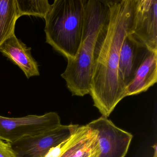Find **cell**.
Masks as SVG:
<instances>
[{"mask_svg":"<svg viewBox=\"0 0 157 157\" xmlns=\"http://www.w3.org/2000/svg\"><path fill=\"white\" fill-rule=\"evenodd\" d=\"M79 126L61 124L53 130L10 144L16 157H46L51 149L69 139Z\"/></svg>","mask_w":157,"mask_h":157,"instance_id":"5","label":"cell"},{"mask_svg":"<svg viewBox=\"0 0 157 157\" xmlns=\"http://www.w3.org/2000/svg\"><path fill=\"white\" fill-rule=\"evenodd\" d=\"M0 52L22 70L27 78L39 76L38 64L31 54V48L26 46L15 34L0 46Z\"/></svg>","mask_w":157,"mask_h":157,"instance_id":"9","label":"cell"},{"mask_svg":"<svg viewBox=\"0 0 157 157\" xmlns=\"http://www.w3.org/2000/svg\"><path fill=\"white\" fill-rule=\"evenodd\" d=\"M61 124L60 117L55 112L18 118L0 116V139L13 143L23 138L38 136L53 130Z\"/></svg>","mask_w":157,"mask_h":157,"instance_id":"4","label":"cell"},{"mask_svg":"<svg viewBox=\"0 0 157 157\" xmlns=\"http://www.w3.org/2000/svg\"><path fill=\"white\" fill-rule=\"evenodd\" d=\"M83 17V0H55L44 18L46 43L67 60L80 47Z\"/></svg>","mask_w":157,"mask_h":157,"instance_id":"3","label":"cell"},{"mask_svg":"<svg viewBox=\"0 0 157 157\" xmlns=\"http://www.w3.org/2000/svg\"><path fill=\"white\" fill-rule=\"evenodd\" d=\"M72 144L59 157H99L97 132L88 125L79 126Z\"/></svg>","mask_w":157,"mask_h":157,"instance_id":"10","label":"cell"},{"mask_svg":"<svg viewBox=\"0 0 157 157\" xmlns=\"http://www.w3.org/2000/svg\"><path fill=\"white\" fill-rule=\"evenodd\" d=\"M97 132L99 157H124L133 135L116 126L107 117L101 116L87 124Z\"/></svg>","mask_w":157,"mask_h":157,"instance_id":"6","label":"cell"},{"mask_svg":"<svg viewBox=\"0 0 157 157\" xmlns=\"http://www.w3.org/2000/svg\"><path fill=\"white\" fill-rule=\"evenodd\" d=\"M16 3L19 18L29 15L44 19L52 8L48 0H16Z\"/></svg>","mask_w":157,"mask_h":157,"instance_id":"13","label":"cell"},{"mask_svg":"<svg viewBox=\"0 0 157 157\" xmlns=\"http://www.w3.org/2000/svg\"><path fill=\"white\" fill-rule=\"evenodd\" d=\"M19 18L16 0H0V46L15 34V24Z\"/></svg>","mask_w":157,"mask_h":157,"instance_id":"12","label":"cell"},{"mask_svg":"<svg viewBox=\"0 0 157 157\" xmlns=\"http://www.w3.org/2000/svg\"><path fill=\"white\" fill-rule=\"evenodd\" d=\"M108 17L97 38L90 95L102 116L108 117L125 97L118 75L120 49L134 30L137 0H106Z\"/></svg>","mask_w":157,"mask_h":157,"instance_id":"1","label":"cell"},{"mask_svg":"<svg viewBox=\"0 0 157 157\" xmlns=\"http://www.w3.org/2000/svg\"><path fill=\"white\" fill-rule=\"evenodd\" d=\"M0 157H16L10 144L0 139Z\"/></svg>","mask_w":157,"mask_h":157,"instance_id":"14","label":"cell"},{"mask_svg":"<svg viewBox=\"0 0 157 157\" xmlns=\"http://www.w3.org/2000/svg\"><path fill=\"white\" fill-rule=\"evenodd\" d=\"M157 82V51L149 52L140 66L132 81L125 90V97L147 91Z\"/></svg>","mask_w":157,"mask_h":157,"instance_id":"11","label":"cell"},{"mask_svg":"<svg viewBox=\"0 0 157 157\" xmlns=\"http://www.w3.org/2000/svg\"><path fill=\"white\" fill-rule=\"evenodd\" d=\"M84 17L81 44L75 58L67 60L61 75L73 96L90 94L94 48L106 22L109 8L106 0H83Z\"/></svg>","mask_w":157,"mask_h":157,"instance_id":"2","label":"cell"},{"mask_svg":"<svg viewBox=\"0 0 157 157\" xmlns=\"http://www.w3.org/2000/svg\"><path fill=\"white\" fill-rule=\"evenodd\" d=\"M149 52L146 46L132 33L125 38L120 49L118 67L119 81L124 90L132 81L137 70Z\"/></svg>","mask_w":157,"mask_h":157,"instance_id":"8","label":"cell"},{"mask_svg":"<svg viewBox=\"0 0 157 157\" xmlns=\"http://www.w3.org/2000/svg\"><path fill=\"white\" fill-rule=\"evenodd\" d=\"M132 34L150 52H157V0H137Z\"/></svg>","mask_w":157,"mask_h":157,"instance_id":"7","label":"cell"},{"mask_svg":"<svg viewBox=\"0 0 157 157\" xmlns=\"http://www.w3.org/2000/svg\"><path fill=\"white\" fill-rule=\"evenodd\" d=\"M152 147L154 148V155H153V157H157V144H155V145H153L152 146Z\"/></svg>","mask_w":157,"mask_h":157,"instance_id":"15","label":"cell"}]
</instances>
